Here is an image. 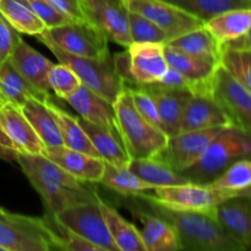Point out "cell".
<instances>
[{
    "mask_svg": "<svg viewBox=\"0 0 251 251\" xmlns=\"http://www.w3.org/2000/svg\"><path fill=\"white\" fill-rule=\"evenodd\" d=\"M129 28L132 42H150L161 44H167L169 42V37L163 29L137 12L130 11Z\"/></svg>",
    "mask_w": 251,
    "mask_h": 251,
    "instance_id": "obj_38",
    "label": "cell"
},
{
    "mask_svg": "<svg viewBox=\"0 0 251 251\" xmlns=\"http://www.w3.org/2000/svg\"><path fill=\"white\" fill-rule=\"evenodd\" d=\"M205 27L221 46L244 36L251 27V9H235L206 21Z\"/></svg>",
    "mask_w": 251,
    "mask_h": 251,
    "instance_id": "obj_29",
    "label": "cell"
},
{
    "mask_svg": "<svg viewBox=\"0 0 251 251\" xmlns=\"http://www.w3.org/2000/svg\"><path fill=\"white\" fill-rule=\"evenodd\" d=\"M0 251H4V250H2V249H1V248H0Z\"/></svg>",
    "mask_w": 251,
    "mask_h": 251,
    "instance_id": "obj_50",
    "label": "cell"
},
{
    "mask_svg": "<svg viewBox=\"0 0 251 251\" xmlns=\"http://www.w3.org/2000/svg\"><path fill=\"white\" fill-rule=\"evenodd\" d=\"M66 102L76 110L78 117L112 132L123 144L122 132L113 103L108 102L102 96L97 95L83 85H81L80 88L66 100Z\"/></svg>",
    "mask_w": 251,
    "mask_h": 251,
    "instance_id": "obj_13",
    "label": "cell"
},
{
    "mask_svg": "<svg viewBox=\"0 0 251 251\" xmlns=\"http://www.w3.org/2000/svg\"><path fill=\"white\" fill-rule=\"evenodd\" d=\"M208 185L223 190L237 193L245 190L251 186V158L240 159L228 167L218 178L211 181Z\"/></svg>",
    "mask_w": 251,
    "mask_h": 251,
    "instance_id": "obj_35",
    "label": "cell"
},
{
    "mask_svg": "<svg viewBox=\"0 0 251 251\" xmlns=\"http://www.w3.org/2000/svg\"><path fill=\"white\" fill-rule=\"evenodd\" d=\"M205 24L212 17L235 9H251V0H166Z\"/></svg>",
    "mask_w": 251,
    "mask_h": 251,
    "instance_id": "obj_34",
    "label": "cell"
},
{
    "mask_svg": "<svg viewBox=\"0 0 251 251\" xmlns=\"http://www.w3.org/2000/svg\"><path fill=\"white\" fill-rule=\"evenodd\" d=\"M215 216L222 227L251 249V201L248 199L233 198L215 207Z\"/></svg>",
    "mask_w": 251,
    "mask_h": 251,
    "instance_id": "obj_23",
    "label": "cell"
},
{
    "mask_svg": "<svg viewBox=\"0 0 251 251\" xmlns=\"http://www.w3.org/2000/svg\"><path fill=\"white\" fill-rule=\"evenodd\" d=\"M125 87L129 91L132 102H134L135 107L139 110L140 114H141L145 119L149 120L152 125H154L156 127L162 130L161 118H159L157 104L156 102H154L153 97L151 96V93H150L146 88L142 87V86L130 85L125 86ZM162 131H163V130H162Z\"/></svg>",
    "mask_w": 251,
    "mask_h": 251,
    "instance_id": "obj_39",
    "label": "cell"
},
{
    "mask_svg": "<svg viewBox=\"0 0 251 251\" xmlns=\"http://www.w3.org/2000/svg\"><path fill=\"white\" fill-rule=\"evenodd\" d=\"M100 211L113 242L119 251H146L140 232L132 223L127 222L114 207L98 198Z\"/></svg>",
    "mask_w": 251,
    "mask_h": 251,
    "instance_id": "obj_27",
    "label": "cell"
},
{
    "mask_svg": "<svg viewBox=\"0 0 251 251\" xmlns=\"http://www.w3.org/2000/svg\"><path fill=\"white\" fill-rule=\"evenodd\" d=\"M81 126L90 137L93 147L98 152L100 158L117 168H127L131 162V157L126 152L122 142L107 130L77 117Z\"/></svg>",
    "mask_w": 251,
    "mask_h": 251,
    "instance_id": "obj_25",
    "label": "cell"
},
{
    "mask_svg": "<svg viewBox=\"0 0 251 251\" xmlns=\"http://www.w3.org/2000/svg\"><path fill=\"white\" fill-rule=\"evenodd\" d=\"M51 216L61 226L96 245L100 251H119L110 237L98 199L91 202L73 206Z\"/></svg>",
    "mask_w": 251,
    "mask_h": 251,
    "instance_id": "obj_8",
    "label": "cell"
},
{
    "mask_svg": "<svg viewBox=\"0 0 251 251\" xmlns=\"http://www.w3.org/2000/svg\"><path fill=\"white\" fill-rule=\"evenodd\" d=\"M46 102L48 96L39 92L34 88L14 66L9 60L0 64V102L10 103L12 105L21 108L28 98Z\"/></svg>",
    "mask_w": 251,
    "mask_h": 251,
    "instance_id": "obj_24",
    "label": "cell"
},
{
    "mask_svg": "<svg viewBox=\"0 0 251 251\" xmlns=\"http://www.w3.org/2000/svg\"><path fill=\"white\" fill-rule=\"evenodd\" d=\"M150 191L151 193L145 191L139 198L176 211H210L220 203L235 198L233 191L193 181L179 185L157 186Z\"/></svg>",
    "mask_w": 251,
    "mask_h": 251,
    "instance_id": "obj_6",
    "label": "cell"
},
{
    "mask_svg": "<svg viewBox=\"0 0 251 251\" xmlns=\"http://www.w3.org/2000/svg\"><path fill=\"white\" fill-rule=\"evenodd\" d=\"M237 198L248 199V200L251 201V186L250 188L245 189V190H242V191H239V193H237Z\"/></svg>",
    "mask_w": 251,
    "mask_h": 251,
    "instance_id": "obj_48",
    "label": "cell"
},
{
    "mask_svg": "<svg viewBox=\"0 0 251 251\" xmlns=\"http://www.w3.org/2000/svg\"><path fill=\"white\" fill-rule=\"evenodd\" d=\"M43 154L82 183H100L102 180L105 168V162L102 158L71 150L64 145L46 147Z\"/></svg>",
    "mask_w": 251,
    "mask_h": 251,
    "instance_id": "obj_18",
    "label": "cell"
},
{
    "mask_svg": "<svg viewBox=\"0 0 251 251\" xmlns=\"http://www.w3.org/2000/svg\"><path fill=\"white\" fill-rule=\"evenodd\" d=\"M164 46L166 44L150 42H132L127 47L135 85L157 82L166 75L169 65L164 54Z\"/></svg>",
    "mask_w": 251,
    "mask_h": 251,
    "instance_id": "obj_14",
    "label": "cell"
},
{
    "mask_svg": "<svg viewBox=\"0 0 251 251\" xmlns=\"http://www.w3.org/2000/svg\"><path fill=\"white\" fill-rule=\"evenodd\" d=\"M142 87L151 93L156 102L161 118L162 130L168 136L179 134L184 108L193 92L186 90H169V88L159 87L154 83L142 85Z\"/></svg>",
    "mask_w": 251,
    "mask_h": 251,
    "instance_id": "obj_22",
    "label": "cell"
},
{
    "mask_svg": "<svg viewBox=\"0 0 251 251\" xmlns=\"http://www.w3.org/2000/svg\"><path fill=\"white\" fill-rule=\"evenodd\" d=\"M113 68L125 86L135 85L131 73V59H130V53L127 48L125 51L117 53L113 56Z\"/></svg>",
    "mask_w": 251,
    "mask_h": 251,
    "instance_id": "obj_44",
    "label": "cell"
},
{
    "mask_svg": "<svg viewBox=\"0 0 251 251\" xmlns=\"http://www.w3.org/2000/svg\"><path fill=\"white\" fill-rule=\"evenodd\" d=\"M131 213L142 226L139 232L146 251L181 250L176 230L167 221L152 211L139 207L131 208Z\"/></svg>",
    "mask_w": 251,
    "mask_h": 251,
    "instance_id": "obj_21",
    "label": "cell"
},
{
    "mask_svg": "<svg viewBox=\"0 0 251 251\" xmlns=\"http://www.w3.org/2000/svg\"><path fill=\"white\" fill-rule=\"evenodd\" d=\"M58 11L74 21H88L82 0H48Z\"/></svg>",
    "mask_w": 251,
    "mask_h": 251,
    "instance_id": "obj_42",
    "label": "cell"
},
{
    "mask_svg": "<svg viewBox=\"0 0 251 251\" xmlns=\"http://www.w3.org/2000/svg\"><path fill=\"white\" fill-rule=\"evenodd\" d=\"M153 83L159 86V87L169 88V90H186L194 93V86L191 85L190 81L183 74H180L178 70L172 68V66H169L166 75L161 80Z\"/></svg>",
    "mask_w": 251,
    "mask_h": 251,
    "instance_id": "obj_43",
    "label": "cell"
},
{
    "mask_svg": "<svg viewBox=\"0 0 251 251\" xmlns=\"http://www.w3.org/2000/svg\"><path fill=\"white\" fill-rule=\"evenodd\" d=\"M168 65L183 74L194 86L195 92H210L211 83L216 71L220 68L221 60L215 58L194 56L183 53L169 46H164Z\"/></svg>",
    "mask_w": 251,
    "mask_h": 251,
    "instance_id": "obj_17",
    "label": "cell"
},
{
    "mask_svg": "<svg viewBox=\"0 0 251 251\" xmlns=\"http://www.w3.org/2000/svg\"><path fill=\"white\" fill-rule=\"evenodd\" d=\"M100 183L120 195L132 198H139L145 191L154 189L152 184L142 180L129 168H117L109 163H105L104 173Z\"/></svg>",
    "mask_w": 251,
    "mask_h": 251,
    "instance_id": "obj_33",
    "label": "cell"
},
{
    "mask_svg": "<svg viewBox=\"0 0 251 251\" xmlns=\"http://www.w3.org/2000/svg\"><path fill=\"white\" fill-rule=\"evenodd\" d=\"M127 10L151 20L171 39L203 25L201 20L166 0H124Z\"/></svg>",
    "mask_w": 251,
    "mask_h": 251,
    "instance_id": "obj_11",
    "label": "cell"
},
{
    "mask_svg": "<svg viewBox=\"0 0 251 251\" xmlns=\"http://www.w3.org/2000/svg\"><path fill=\"white\" fill-rule=\"evenodd\" d=\"M1 104H2V103H1V102H0V107H1Z\"/></svg>",
    "mask_w": 251,
    "mask_h": 251,
    "instance_id": "obj_49",
    "label": "cell"
},
{
    "mask_svg": "<svg viewBox=\"0 0 251 251\" xmlns=\"http://www.w3.org/2000/svg\"><path fill=\"white\" fill-rule=\"evenodd\" d=\"M0 130L11 141L17 152L28 154H43V142L32 127L21 108L4 103L0 107Z\"/></svg>",
    "mask_w": 251,
    "mask_h": 251,
    "instance_id": "obj_15",
    "label": "cell"
},
{
    "mask_svg": "<svg viewBox=\"0 0 251 251\" xmlns=\"http://www.w3.org/2000/svg\"><path fill=\"white\" fill-rule=\"evenodd\" d=\"M9 61L34 88L50 97L48 73L53 66V61L32 48L24 39L19 42L15 50L10 55Z\"/></svg>",
    "mask_w": 251,
    "mask_h": 251,
    "instance_id": "obj_20",
    "label": "cell"
},
{
    "mask_svg": "<svg viewBox=\"0 0 251 251\" xmlns=\"http://www.w3.org/2000/svg\"><path fill=\"white\" fill-rule=\"evenodd\" d=\"M16 156H17L16 150L0 145V158L7 162H16Z\"/></svg>",
    "mask_w": 251,
    "mask_h": 251,
    "instance_id": "obj_46",
    "label": "cell"
},
{
    "mask_svg": "<svg viewBox=\"0 0 251 251\" xmlns=\"http://www.w3.org/2000/svg\"><path fill=\"white\" fill-rule=\"evenodd\" d=\"M0 14L20 33L36 36L46 29L27 0H0Z\"/></svg>",
    "mask_w": 251,
    "mask_h": 251,
    "instance_id": "obj_32",
    "label": "cell"
},
{
    "mask_svg": "<svg viewBox=\"0 0 251 251\" xmlns=\"http://www.w3.org/2000/svg\"><path fill=\"white\" fill-rule=\"evenodd\" d=\"M88 21L100 27L108 39L119 46L132 43L129 28V14L124 0H82Z\"/></svg>",
    "mask_w": 251,
    "mask_h": 251,
    "instance_id": "obj_12",
    "label": "cell"
},
{
    "mask_svg": "<svg viewBox=\"0 0 251 251\" xmlns=\"http://www.w3.org/2000/svg\"><path fill=\"white\" fill-rule=\"evenodd\" d=\"M127 168L142 180L152 184L154 188L179 185L190 181L183 173L176 172L157 156L132 158Z\"/></svg>",
    "mask_w": 251,
    "mask_h": 251,
    "instance_id": "obj_28",
    "label": "cell"
},
{
    "mask_svg": "<svg viewBox=\"0 0 251 251\" xmlns=\"http://www.w3.org/2000/svg\"><path fill=\"white\" fill-rule=\"evenodd\" d=\"M245 158H251V135L227 126L208 145L200 159L183 174L193 183L210 184L228 167Z\"/></svg>",
    "mask_w": 251,
    "mask_h": 251,
    "instance_id": "obj_2",
    "label": "cell"
},
{
    "mask_svg": "<svg viewBox=\"0 0 251 251\" xmlns=\"http://www.w3.org/2000/svg\"><path fill=\"white\" fill-rule=\"evenodd\" d=\"M222 49H251V27L243 37L223 44Z\"/></svg>",
    "mask_w": 251,
    "mask_h": 251,
    "instance_id": "obj_45",
    "label": "cell"
},
{
    "mask_svg": "<svg viewBox=\"0 0 251 251\" xmlns=\"http://www.w3.org/2000/svg\"><path fill=\"white\" fill-rule=\"evenodd\" d=\"M48 83L50 91L64 100L73 96L82 85L77 75L61 63L53 64L48 73Z\"/></svg>",
    "mask_w": 251,
    "mask_h": 251,
    "instance_id": "obj_37",
    "label": "cell"
},
{
    "mask_svg": "<svg viewBox=\"0 0 251 251\" xmlns=\"http://www.w3.org/2000/svg\"><path fill=\"white\" fill-rule=\"evenodd\" d=\"M0 145H2V146L10 147V149H14V146H12L11 141H10V140L7 139V136L4 134V132L1 131V130H0Z\"/></svg>",
    "mask_w": 251,
    "mask_h": 251,
    "instance_id": "obj_47",
    "label": "cell"
},
{
    "mask_svg": "<svg viewBox=\"0 0 251 251\" xmlns=\"http://www.w3.org/2000/svg\"><path fill=\"white\" fill-rule=\"evenodd\" d=\"M27 179L34 190L41 195L48 211V215H56L66 208L80 205V203L96 201L98 199L97 194L88 190L86 186L69 188V186L44 180L38 176H27Z\"/></svg>",
    "mask_w": 251,
    "mask_h": 251,
    "instance_id": "obj_19",
    "label": "cell"
},
{
    "mask_svg": "<svg viewBox=\"0 0 251 251\" xmlns=\"http://www.w3.org/2000/svg\"><path fill=\"white\" fill-rule=\"evenodd\" d=\"M211 95L226 113L230 125L251 135V92L222 65L212 78Z\"/></svg>",
    "mask_w": 251,
    "mask_h": 251,
    "instance_id": "obj_9",
    "label": "cell"
},
{
    "mask_svg": "<svg viewBox=\"0 0 251 251\" xmlns=\"http://www.w3.org/2000/svg\"><path fill=\"white\" fill-rule=\"evenodd\" d=\"M167 46L194 56L215 58L218 60H221L222 56V46L206 28L205 25L171 39Z\"/></svg>",
    "mask_w": 251,
    "mask_h": 251,
    "instance_id": "obj_31",
    "label": "cell"
},
{
    "mask_svg": "<svg viewBox=\"0 0 251 251\" xmlns=\"http://www.w3.org/2000/svg\"><path fill=\"white\" fill-rule=\"evenodd\" d=\"M27 1L29 2L34 14L44 24L46 29L54 28V27H59L61 25L74 21V20L69 19L68 16L61 14L60 11H58L48 0H27Z\"/></svg>",
    "mask_w": 251,
    "mask_h": 251,
    "instance_id": "obj_40",
    "label": "cell"
},
{
    "mask_svg": "<svg viewBox=\"0 0 251 251\" xmlns=\"http://www.w3.org/2000/svg\"><path fill=\"white\" fill-rule=\"evenodd\" d=\"M113 105L123 144L131 159L157 156L164 149L168 135L140 114L125 86Z\"/></svg>",
    "mask_w": 251,
    "mask_h": 251,
    "instance_id": "obj_3",
    "label": "cell"
},
{
    "mask_svg": "<svg viewBox=\"0 0 251 251\" xmlns=\"http://www.w3.org/2000/svg\"><path fill=\"white\" fill-rule=\"evenodd\" d=\"M216 126H232L221 105L210 92H195L184 108L180 132L208 129Z\"/></svg>",
    "mask_w": 251,
    "mask_h": 251,
    "instance_id": "obj_16",
    "label": "cell"
},
{
    "mask_svg": "<svg viewBox=\"0 0 251 251\" xmlns=\"http://www.w3.org/2000/svg\"><path fill=\"white\" fill-rule=\"evenodd\" d=\"M22 37L10 25V22L0 14V64L9 60L10 55L17 47Z\"/></svg>",
    "mask_w": 251,
    "mask_h": 251,
    "instance_id": "obj_41",
    "label": "cell"
},
{
    "mask_svg": "<svg viewBox=\"0 0 251 251\" xmlns=\"http://www.w3.org/2000/svg\"><path fill=\"white\" fill-rule=\"evenodd\" d=\"M34 37L47 46V48L56 56L59 63L69 66L77 75L83 86L102 96L108 102L114 103L120 92L124 90V82L115 74L113 68L112 56L93 59L74 55L54 43L44 31Z\"/></svg>",
    "mask_w": 251,
    "mask_h": 251,
    "instance_id": "obj_4",
    "label": "cell"
},
{
    "mask_svg": "<svg viewBox=\"0 0 251 251\" xmlns=\"http://www.w3.org/2000/svg\"><path fill=\"white\" fill-rule=\"evenodd\" d=\"M227 126L208 127L194 131H184L168 136L164 149L157 154L158 158L183 173L200 159L208 145Z\"/></svg>",
    "mask_w": 251,
    "mask_h": 251,
    "instance_id": "obj_10",
    "label": "cell"
},
{
    "mask_svg": "<svg viewBox=\"0 0 251 251\" xmlns=\"http://www.w3.org/2000/svg\"><path fill=\"white\" fill-rule=\"evenodd\" d=\"M221 65L251 92V49H222Z\"/></svg>",
    "mask_w": 251,
    "mask_h": 251,
    "instance_id": "obj_36",
    "label": "cell"
},
{
    "mask_svg": "<svg viewBox=\"0 0 251 251\" xmlns=\"http://www.w3.org/2000/svg\"><path fill=\"white\" fill-rule=\"evenodd\" d=\"M44 32L54 43L74 55L93 59L110 56L108 37L91 21H71Z\"/></svg>",
    "mask_w": 251,
    "mask_h": 251,
    "instance_id": "obj_7",
    "label": "cell"
},
{
    "mask_svg": "<svg viewBox=\"0 0 251 251\" xmlns=\"http://www.w3.org/2000/svg\"><path fill=\"white\" fill-rule=\"evenodd\" d=\"M44 103L49 108L50 113L53 114L54 119H55L56 125L59 127V131H60L61 139H63L64 146L69 147L71 150L83 152V153L90 154V156H95L100 158L98 152L93 147L90 137L87 136L83 127L81 126L77 118L73 117L68 112L61 109L59 105H56L51 100V98H48Z\"/></svg>",
    "mask_w": 251,
    "mask_h": 251,
    "instance_id": "obj_26",
    "label": "cell"
},
{
    "mask_svg": "<svg viewBox=\"0 0 251 251\" xmlns=\"http://www.w3.org/2000/svg\"><path fill=\"white\" fill-rule=\"evenodd\" d=\"M0 248L4 251L55 250L48 218L16 215L0 208Z\"/></svg>",
    "mask_w": 251,
    "mask_h": 251,
    "instance_id": "obj_5",
    "label": "cell"
},
{
    "mask_svg": "<svg viewBox=\"0 0 251 251\" xmlns=\"http://www.w3.org/2000/svg\"><path fill=\"white\" fill-rule=\"evenodd\" d=\"M146 201V200H145ZM153 213L169 223L176 230L181 250L193 251H245L247 247L238 242L222 227L210 211H176L146 201Z\"/></svg>",
    "mask_w": 251,
    "mask_h": 251,
    "instance_id": "obj_1",
    "label": "cell"
},
{
    "mask_svg": "<svg viewBox=\"0 0 251 251\" xmlns=\"http://www.w3.org/2000/svg\"><path fill=\"white\" fill-rule=\"evenodd\" d=\"M21 110L31 123L32 127L37 132L39 139L42 140L44 147H55L64 145L55 119L46 103L31 97L25 102Z\"/></svg>",
    "mask_w": 251,
    "mask_h": 251,
    "instance_id": "obj_30",
    "label": "cell"
}]
</instances>
